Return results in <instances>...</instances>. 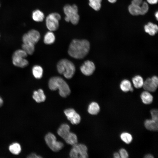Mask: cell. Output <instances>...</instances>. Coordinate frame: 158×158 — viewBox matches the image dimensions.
Here are the masks:
<instances>
[{"label":"cell","mask_w":158,"mask_h":158,"mask_svg":"<svg viewBox=\"0 0 158 158\" xmlns=\"http://www.w3.org/2000/svg\"><path fill=\"white\" fill-rule=\"evenodd\" d=\"M66 143L73 145L78 142V139L76 135L74 133L71 132L68 136L64 140Z\"/></svg>","instance_id":"cb8c5ba5"},{"label":"cell","mask_w":158,"mask_h":158,"mask_svg":"<svg viewBox=\"0 0 158 158\" xmlns=\"http://www.w3.org/2000/svg\"><path fill=\"white\" fill-rule=\"evenodd\" d=\"M144 29L146 32L151 36L154 35L158 31L157 25L151 22H149L145 25Z\"/></svg>","instance_id":"2e32d148"},{"label":"cell","mask_w":158,"mask_h":158,"mask_svg":"<svg viewBox=\"0 0 158 158\" xmlns=\"http://www.w3.org/2000/svg\"><path fill=\"white\" fill-rule=\"evenodd\" d=\"M158 85V78L154 76L151 78H148L144 82L143 87L146 91L150 92L155 91Z\"/></svg>","instance_id":"9c48e42d"},{"label":"cell","mask_w":158,"mask_h":158,"mask_svg":"<svg viewBox=\"0 0 158 158\" xmlns=\"http://www.w3.org/2000/svg\"><path fill=\"white\" fill-rule=\"evenodd\" d=\"M149 6L147 3L146 2H143L140 6V15H143L146 13L148 11Z\"/></svg>","instance_id":"f546056e"},{"label":"cell","mask_w":158,"mask_h":158,"mask_svg":"<svg viewBox=\"0 0 158 158\" xmlns=\"http://www.w3.org/2000/svg\"><path fill=\"white\" fill-rule=\"evenodd\" d=\"M9 149L12 153L16 155L19 154L21 151L20 145L18 143H13L10 145Z\"/></svg>","instance_id":"d4e9b609"},{"label":"cell","mask_w":158,"mask_h":158,"mask_svg":"<svg viewBox=\"0 0 158 158\" xmlns=\"http://www.w3.org/2000/svg\"><path fill=\"white\" fill-rule=\"evenodd\" d=\"M26 58L21 55L13 54L12 61L15 66L21 68H25L28 66L29 62Z\"/></svg>","instance_id":"7c38bea8"},{"label":"cell","mask_w":158,"mask_h":158,"mask_svg":"<svg viewBox=\"0 0 158 158\" xmlns=\"http://www.w3.org/2000/svg\"><path fill=\"white\" fill-rule=\"evenodd\" d=\"M90 49L89 42L85 39H74L70 43L68 53L71 57L77 59L84 58Z\"/></svg>","instance_id":"6da1fadb"},{"label":"cell","mask_w":158,"mask_h":158,"mask_svg":"<svg viewBox=\"0 0 158 158\" xmlns=\"http://www.w3.org/2000/svg\"><path fill=\"white\" fill-rule=\"evenodd\" d=\"M120 138L123 142L127 144L130 143L133 140L132 135L127 132L122 133L120 135Z\"/></svg>","instance_id":"83f0119b"},{"label":"cell","mask_w":158,"mask_h":158,"mask_svg":"<svg viewBox=\"0 0 158 158\" xmlns=\"http://www.w3.org/2000/svg\"><path fill=\"white\" fill-rule=\"evenodd\" d=\"M45 140L49 148L55 152L59 151L64 146L62 142L56 141L55 136L51 133H48L46 135Z\"/></svg>","instance_id":"52a82bcc"},{"label":"cell","mask_w":158,"mask_h":158,"mask_svg":"<svg viewBox=\"0 0 158 158\" xmlns=\"http://www.w3.org/2000/svg\"><path fill=\"white\" fill-rule=\"evenodd\" d=\"M120 87L121 90L124 92L129 91L133 92V90L130 82L127 80L125 79L122 80L120 83Z\"/></svg>","instance_id":"ac0fdd59"},{"label":"cell","mask_w":158,"mask_h":158,"mask_svg":"<svg viewBox=\"0 0 158 158\" xmlns=\"http://www.w3.org/2000/svg\"><path fill=\"white\" fill-rule=\"evenodd\" d=\"M55 40V37L52 31H49L47 32L44 36V42L47 44H53Z\"/></svg>","instance_id":"7402d4cb"},{"label":"cell","mask_w":158,"mask_h":158,"mask_svg":"<svg viewBox=\"0 0 158 158\" xmlns=\"http://www.w3.org/2000/svg\"><path fill=\"white\" fill-rule=\"evenodd\" d=\"M140 98L142 102L146 104H151L153 101V97L147 91L143 92L140 95Z\"/></svg>","instance_id":"e0dca14e"},{"label":"cell","mask_w":158,"mask_h":158,"mask_svg":"<svg viewBox=\"0 0 158 158\" xmlns=\"http://www.w3.org/2000/svg\"><path fill=\"white\" fill-rule=\"evenodd\" d=\"M28 158H39L42 157H41L40 156L36 154L35 153H32L30 154L28 156Z\"/></svg>","instance_id":"836d02e7"},{"label":"cell","mask_w":158,"mask_h":158,"mask_svg":"<svg viewBox=\"0 0 158 158\" xmlns=\"http://www.w3.org/2000/svg\"><path fill=\"white\" fill-rule=\"evenodd\" d=\"M64 113L68 120L73 124H78L80 122V116L74 109L69 108L66 109L64 110Z\"/></svg>","instance_id":"30bf717a"},{"label":"cell","mask_w":158,"mask_h":158,"mask_svg":"<svg viewBox=\"0 0 158 158\" xmlns=\"http://www.w3.org/2000/svg\"><path fill=\"white\" fill-rule=\"evenodd\" d=\"M32 16L33 20L36 22L42 21L44 18L43 13L39 9L34 11L32 13Z\"/></svg>","instance_id":"d6986e66"},{"label":"cell","mask_w":158,"mask_h":158,"mask_svg":"<svg viewBox=\"0 0 158 158\" xmlns=\"http://www.w3.org/2000/svg\"><path fill=\"white\" fill-rule=\"evenodd\" d=\"M63 11L66 15L65 20L66 22H70L74 25L78 23L80 16L78 13V7L76 5H65L63 7Z\"/></svg>","instance_id":"277c9868"},{"label":"cell","mask_w":158,"mask_h":158,"mask_svg":"<svg viewBox=\"0 0 158 158\" xmlns=\"http://www.w3.org/2000/svg\"><path fill=\"white\" fill-rule=\"evenodd\" d=\"M111 3H113L115 2L117 0H108Z\"/></svg>","instance_id":"f35d334b"},{"label":"cell","mask_w":158,"mask_h":158,"mask_svg":"<svg viewBox=\"0 0 158 158\" xmlns=\"http://www.w3.org/2000/svg\"><path fill=\"white\" fill-rule=\"evenodd\" d=\"M58 72L62 74L66 78L70 79L73 76L75 68L73 63L67 59H63L59 61L57 65Z\"/></svg>","instance_id":"3957f363"},{"label":"cell","mask_w":158,"mask_h":158,"mask_svg":"<svg viewBox=\"0 0 158 158\" xmlns=\"http://www.w3.org/2000/svg\"><path fill=\"white\" fill-rule=\"evenodd\" d=\"M132 80L134 86L136 88H139L143 87L144 81L140 75L135 76L133 78Z\"/></svg>","instance_id":"603a6c76"},{"label":"cell","mask_w":158,"mask_h":158,"mask_svg":"<svg viewBox=\"0 0 158 158\" xmlns=\"http://www.w3.org/2000/svg\"><path fill=\"white\" fill-rule=\"evenodd\" d=\"M144 157L145 158H154V157L152 155L150 154H148L146 155Z\"/></svg>","instance_id":"8d00e7d4"},{"label":"cell","mask_w":158,"mask_h":158,"mask_svg":"<svg viewBox=\"0 0 158 158\" xmlns=\"http://www.w3.org/2000/svg\"><path fill=\"white\" fill-rule=\"evenodd\" d=\"M142 3V0H133L131 4L136 6H140Z\"/></svg>","instance_id":"d6a6232c"},{"label":"cell","mask_w":158,"mask_h":158,"mask_svg":"<svg viewBox=\"0 0 158 158\" xmlns=\"http://www.w3.org/2000/svg\"><path fill=\"white\" fill-rule=\"evenodd\" d=\"M87 149L85 145L83 144L77 143L73 145L69 155L72 158H86L88 157L87 153Z\"/></svg>","instance_id":"5b68a950"},{"label":"cell","mask_w":158,"mask_h":158,"mask_svg":"<svg viewBox=\"0 0 158 158\" xmlns=\"http://www.w3.org/2000/svg\"><path fill=\"white\" fill-rule=\"evenodd\" d=\"M95 67L94 63L89 60L85 61L80 67V70L84 75L89 76L94 72Z\"/></svg>","instance_id":"8fae6325"},{"label":"cell","mask_w":158,"mask_h":158,"mask_svg":"<svg viewBox=\"0 0 158 158\" xmlns=\"http://www.w3.org/2000/svg\"><path fill=\"white\" fill-rule=\"evenodd\" d=\"M119 153L121 158H127L128 157V154L127 152L125 149L123 148L120 149Z\"/></svg>","instance_id":"1f68e13d"},{"label":"cell","mask_w":158,"mask_h":158,"mask_svg":"<svg viewBox=\"0 0 158 158\" xmlns=\"http://www.w3.org/2000/svg\"><path fill=\"white\" fill-rule=\"evenodd\" d=\"M32 98L37 102L39 103L44 101L46 97L43 90L42 89H39L37 91L34 92Z\"/></svg>","instance_id":"5bb4252c"},{"label":"cell","mask_w":158,"mask_h":158,"mask_svg":"<svg viewBox=\"0 0 158 158\" xmlns=\"http://www.w3.org/2000/svg\"><path fill=\"white\" fill-rule=\"evenodd\" d=\"M147 1L150 4H155L157 3L158 0H147Z\"/></svg>","instance_id":"e575fe53"},{"label":"cell","mask_w":158,"mask_h":158,"mask_svg":"<svg viewBox=\"0 0 158 158\" xmlns=\"http://www.w3.org/2000/svg\"><path fill=\"white\" fill-rule=\"evenodd\" d=\"M48 86L52 90L58 89L59 94L63 97H67L71 92L68 85L60 77L55 76L51 78L48 82Z\"/></svg>","instance_id":"7a4b0ae2"},{"label":"cell","mask_w":158,"mask_h":158,"mask_svg":"<svg viewBox=\"0 0 158 158\" xmlns=\"http://www.w3.org/2000/svg\"></svg>","instance_id":"b9f144b4"},{"label":"cell","mask_w":158,"mask_h":158,"mask_svg":"<svg viewBox=\"0 0 158 158\" xmlns=\"http://www.w3.org/2000/svg\"><path fill=\"white\" fill-rule=\"evenodd\" d=\"M158 121L152 119H148L144 122V126L148 130L157 131L158 129Z\"/></svg>","instance_id":"9a60e30c"},{"label":"cell","mask_w":158,"mask_h":158,"mask_svg":"<svg viewBox=\"0 0 158 158\" xmlns=\"http://www.w3.org/2000/svg\"><path fill=\"white\" fill-rule=\"evenodd\" d=\"M140 6L131 4L128 7V11L132 15L136 16L140 15Z\"/></svg>","instance_id":"f1b7e54d"},{"label":"cell","mask_w":158,"mask_h":158,"mask_svg":"<svg viewBox=\"0 0 158 158\" xmlns=\"http://www.w3.org/2000/svg\"></svg>","instance_id":"60d3db41"},{"label":"cell","mask_w":158,"mask_h":158,"mask_svg":"<svg viewBox=\"0 0 158 158\" xmlns=\"http://www.w3.org/2000/svg\"><path fill=\"white\" fill-rule=\"evenodd\" d=\"M3 103V100L1 97L0 96V107H1Z\"/></svg>","instance_id":"74e56055"},{"label":"cell","mask_w":158,"mask_h":158,"mask_svg":"<svg viewBox=\"0 0 158 158\" xmlns=\"http://www.w3.org/2000/svg\"><path fill=\"white\" fill-rule=\"evenodd\" d=\"M89 4L90 6L94 10L98 11L101 7L102 0H89Z\"/></svg>","instance_id":"4316f807"},{"label":"cell","mask_w":158,"mask_h":158,"mask_svg":"<svg viewBox=\"0 0 158 158\" xmlns=\"http://www.w3.org/2000/svg\"><path fill=\"white\" fill-rule=\"evenodd\" d=\"M151 119L157 121H158V110L157 109H152L150 111Z\"/></svg>","instance_id":"4dcf8cb0"},{"label":"cell","mask_w":158,"mask_h":158,"mask_svg":"<svg viewBox=\"0 0 158 158\" xmlns=\"http://www.w3.org/2000/svg\"><path fill=\"white\" fill-rule=\"evenodd\" d=\"M40 38V35L38 31L31 29L23 35L22 40L23 43L35 45L39 41Z\"/></svg>","instance_id":"ba28073f"},{"label":"cell","mask_w":158,"mask_h":158,"mask_svg":"<svg viewBox=\"0 0 158 158\" xmlns=\"http://www.w3.org/2000/svg\"><path fill=\"white\" fill-rule=\"evenodd\" d=\"M113 157L114 158H120V156L119 153L117 152H115L113 154Z\"/></svg>","instance_id":"d590c367"},{"label":"cell","mask_w":158,"mask_h":158,"mask_svg":"<svg viewBox=\"0 0 158 158\" xmlns=\"http://www.w3.org/2000/svg\"><path fill=\"white\" fill-rule=\"evenodd\" d=\"M155 16L156 17V18L157 19V20H158V12L157 11L155 14Z\"/></svg>","instance_id":"ab89813d"},{"label":"cell","mask_w":158,"mask_h":158,"mask_svg":"<svg viewBox=\"0 0 158 158\" xmlns=\"http://www.w3.org/2000/svg\"><path fill=\"white\" fill-rule=\"evenodd\" d=\"M32 72L34 77L37 79L41 78L43 75V69L39 65H35L32 68Z\"/></svg>","instance_id":"44dd1931"},{"label":"cell","mask_w":158,"mask_h":158,"mask_svg":"<svg viewBox=\"0 0 158 158\" xmlns=\"http://www.w3.org/2000/svg\"><path fill=\"white\" fill-rule=\"evenodd\" d=\"M61 18L60 15L57 13L50 14L46 17V24L47 27L51 31L56 30L59 27V21Z\"/></svg>","instance_id":"8992f818"},{"label":"cell","mask_w":158,"mask_h":158,"mask_svg":"<svg viewBox=\"0 0 158 158\" xmlns=\"http://www.w3.org/2000/svg\"><path fill=\"white\" fill-rule=\"evenodd\" d=\"M100 109V107L98 104L96 102H92L88 106V111L91 115H95L99 112Z\"/></svg>","instance_id":"ffe728a7"},{"label":"cell","mask_w":158,"mask_h":158,"mask_svg":"<svg viewBox=\"0 0 158 158\" xmlns=\"http://www.w3.org/2000/svg\"><path fill=\"white\" fill-rule=\"evenodd\" d=\"M35 46V45H33L23 43L22 48L28 55H31L34 52Z\"/></svg>","instance_id":"484cf974"},{"label":"cell","mask_w":158,"mask_h":158,"mask_svg":"<svg viewBox=\"0 0 158 158\" xmlns=\"http://www.w3.org/2000/svg\"><path fill=\"white\" fill-rule=\"evenodd\" d=\"M70 127L67 124H62L58 128L57 133L64 140L68 136L70 133Z\"/></svg>","instance_id":"4fadbf2b"}]
</instances>
